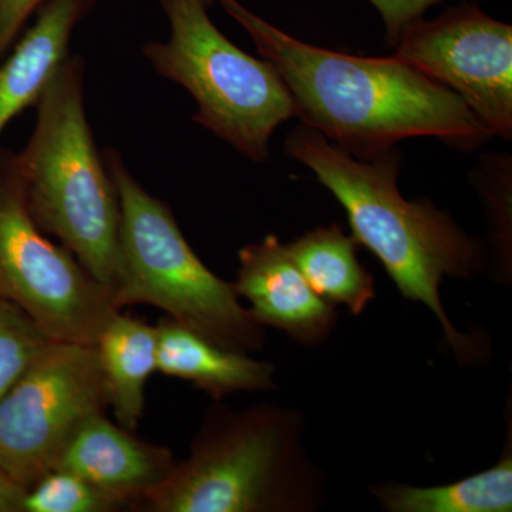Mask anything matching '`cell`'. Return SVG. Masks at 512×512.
<instances>
[{"label": "cell", "instance_id": "cell-1", "mask_svg": "<svg viewBox=\"0 0 512 512\" xmlns=\"http://www.w3.org/2000/svg\"><path fill=\"white\" fill-rule=\"evenodd\" d=\"M217 2L274 64L295 117L353 157L369 160L413 137H436L458 148L491 138L458 94L394 56H352L308 45L238 0Z\"/></svg>", "mask_w": 512, "mask_h": 512}, {"label": "cell", "instance_id": "cell-2", "mask_svg": "<svg viewBox=\"0 0 512 512\" xmlns=\"http://www.w3.org/2000/svg\"><path fill=\"white\" fill-rule=\"evenodd\" d=\"M285 150L332 192L348 215L357 244L382 262L403 298L434 313L457 359H478L481 349L474 339L457 332L448 319L440 286L446 276L476 278L487 255L448 212L429 200L409 201L400 194L402 156L397 150L360 160L303 124L286 138Z\"/></svg>", "mask_w": 512, "mask_h": 512}, {"label": "cell", "instance_id": "cell-3", "mask_svg": "<svg viewBox=\"0 0 512 512\" xmlns=\"http://www.w3.org/2000/svg\"><path fill=\"white\" fill-rule=\"evenodd\" d=\"M84 76L83 57L69 53L35 104V128L16 164L37 227L114 296L123 275L120 204L87 119Z\"/></svg>", "mask_w": 512, "mask_h": 512}, {"label": "cell", "instance_id": "cell-4", "mask_svg": "<svg viewBox=\"0 0 512 512\" xmlns=\"http://www.w3.org/2000/svg\"><path fill=\"white\" fill-rule=\"evenodd\" d=\"M303 417L264 403L215 406L187 460L134 505L146 512H312L325 503L322 471L303 447Z\"/></svg>", "mask_w": 512, "mask_h": 512}, {"label": "cell", "instance_id": "cell-5", "mask_svg": "<svg viewBox=\"0 0 512 512\" xmlns=\"http://www.w3.org/2000/svg\"><path fill=\"white\" fill-rule=\"evenodd\" d=\"M120 204L121 284L117 306L151 305L221 348H264V326L239 303L234 285L214 274L188 244L173 211L151 195L116 148L103 151Z\"/></svg>", "mask_w": 512, "mask_h": 512}, {"label": "cell", "instance_id": "cell-6", "mask_svg": "<svg viewBox=\"0 0 512 512\" xmlns=\"http://www.w3.org/2000/svg\"><path fill=\"white\" fill-rule=\"evenodd\" d=\"M160 2L170 36L151 40L141 53L160 76L191 94L195 123L241 156L265 163L276 128L295 117L274 64L248 55L215 26L208 9L217 0Z\"/></svg>", "mask_w": 512, "mask_h": 512}, {"label": "cell", "instance_id": "cell-7", "mask_svg": "<svg viewBox=\"0 0 512 512\" xmlns=\"http://www.w3.org/2000/svg\"><path fill=\"white\" fill-rule=\"evenodd\" d=\"M0 299L18 306L46 338L96 346L121 309L113 293L30 217L16 154L0 150Z\"/></svg>", "mask_w": 512, "mask_h": 512}, {"label": "cell", "instance_id": "cell-8", "mask_svg": "<svg viewBox=\"0 0 512 512\" xmlns=\"http://www.w3.org/2000/svg\"><path fill=\"white\" fill-rule=\"evenodd\" d=\"M107 407L96 346L50 340L0 399V468L28 491Z\"/></svg>", "mask_w": 512, "mask_h": 512}, {"label": "cell", "instance_id": "cell-9", "mask_svg": "<svg viewBox=\"0 0 512 512\" xmlns=\"http://www.w3.org/2000/svg\"><path fill=\"white\" fill-rule=\"evenodd\" d=\"M394 57L463 99L488 136L512 137V26L474 3L403 29Z\"/></svg>", "mask_w": 512, "mask_h": 512}, {"label": "cell", "instance_id": "cell-10", "mask_svg": "<svg viewBox=\"0 0 512 512\" xmlns=\"http://www.w3.org/2000/svg\"><path fill=\"white\" fill-rule=\"evenodd\" d=\"M238 258L237 281L232 285L247 299L259 325L284 330L306 348L329 338L338 322L335 306L313 291L276 235L245 245Z\"/></svg>", "mask_w": 512, "mask_h": 512}, {"label": "cell", "instance_id": "cell-11", "mask_svg": "<svg viewBox=\"0 0 512 512\" xmlns=\"http://www.w3.org/2000/svg\"><path fill=\"white\" fill-rule=\"evenodd\" d=\"M175 464L168 448L137 439L103 412L80 427L55 468L79 474L133 510L167 481Z\"/></svg>", "mask_w": 512, "mask_h": 512}, {"label": "cell", "instance_id": "cell-12", "mask_svg": "<svg viewBox=\"0 0 512 512\" xmlns=\"http://www.w3.org/2000/svg\"><path fill=\"white\" fill-rule=\"evenodd\" d=\"M97 0H46L33 25L0 60V136L10 121L35 106L69 55L76 26Z\"/></svg>", "mask_w": 512, "mask_h": 512}, {"label": "cell", "instance_id": "cell-13", "mask_svg": "<svg viewBox=\"0 0 512 512\" xmlns=\"http://www.w3.org/2000/svg\"><path fill=\"white\" fill-rule=\"evenodd\" d=\"M157 372L195 384L221 400L238 392L275 389V367L215 345L173 319L157 323Z\"/></svg>", "mask_w": 512, "mask_h": 512}, {"label": "cell", "instance_id": "cell-14", "mask_svg": "<svg viewBox=\"0 0 512 512\" xmlns=\"http://www.w3.org/2000/svg\"><path fill=\"white\" fill-rule=\"evenodd\" d=\"M101 370L119 426L134 431L144 412L148 377L157 372V326L116 313L96 343Z\"/></svg>", "mask_w": 512, "mask_h": 512}, {"label": "cell", "instance_id": "cell-15", "mask_svg": "<svg viewBox=\"0 0 512 512\" xmlns=\"http://www.w3.org/2000/svg\"><path fill=\"white\" fill-rule=\"evenodd\" d=\"M357 241L342 225L318 227L286 245L313 291L330 305L362 315L376 298L375 278L357 258Z\"/></svg>", "mask_w": 512, "mask_h": 512}, {"label": "cell", "instance_id": "cell-16", "mask_svg": "<svg viewBox=\"0 0 512 512\" xmlns=\"http://www.w3.org/2000/svg\"><path fill=\"white\" fill-rule=\"evenodd\" d=\"M370 491L389 512H511V429L503 456L488 470L446 485L383 483Z\"/></svg>", "mask_w": 512, "mask_h": 512}, {"label": "cell", "instance_id": "cell-17", "mask_svg": "<svg viewBox=\"0 0 512 512\" xmlns=\"http://www.w3.org/2000/svg\"><path fill=\"white\" fill-rule=\"evenodd\" d=\"M124 507L113 495L64 468L46 473L23 500V512H113Z\"/></svg>", "mask_w": 512, "mask_h": 512}, {"label": "cell", "instance_id": "cell-18", "mask_svg": "<svg viewBox=\"0 0 512 512\" xmlns=\"http://www.w3.org/2000/svg\"><path fill=\"white\" fill-rule=\"evenodd\" d=\"M49 342L25 312L0 299V399Z\"/></svg>", "mask_w": 512, "mask_h": 512}, {"label": "cell", "instance_id": "cell-19", "mask_svg": "<svg viewBox=\"0 0 512 512\" xmlns=\"http://www.w3.org/2000/svg\"><path fill=\"white\" fill-rule=\"evenodd\" d=\"M379 12L386 28V42L396 45L400 33L410 23L424 18V13L443 0H367Z\"/></svg>", "mask_w": 512, "mask_h": 512}, {"label": "cell", "instance_id": "cell-20", "mask_svg": "<svg viewBox=\"0 0 512 512\" xmlns=\"http://www.w3.org/2000/svg\"><path fill=\"white\" fill-rule=\"evenodd\" d=\"M46 0H0V60L15 45L23 26Z\"/></svg>", "mask_w": 512, "mask_h": 512}, {"label": "cell", "instance_id": "cell-21", "mask_svg": "<svg viewBox=\"0 0 512 512\" xmlns=\"http://www.w3.org/2000/svg\"><path fill=\"white\" fill-rule=\"evenodd\" d=\"M26 490L0 468V512H23Z\"/></svg>", "mask_w": 512, "mask_h": 512}]
</instances>
